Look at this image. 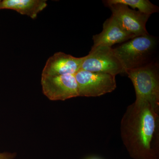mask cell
Segmentation results:
<instances>
[{
    "label": "cell",
    "mask_w": 159,
    "mask_h": 159,
    "mask_svg": "<svg viewBox=\"0 0 159 159\" xmlns=\"http://www.w3.org/2000/svg\"><path fill=\"white\" fill-rule=\"evenodd\" d=\"M159 106L134 102L129 106L121 124L122 141L135 155L154 157L159 145Z\"/></svg>",
    "instance_id": "6da1fadb"
},
{
    "label": "cell",
    "mask_w": 159,
    "mask_h": 159,
    "mask_svg": "<svg viewBox=\"0 0 159 159\" xmlns=\"http://www.w3.org/2000/svg\"><path fill=\"white\" fill-rule=\"evenodd\" d=\"M157 45L155 38L150 34L137 36L113 48L114 53L125 72L139 68L151 62L150 57Z\"/></svg>",
    "instance_id": "7a4b0ae2"
},
{
    "label": "cell",
    "mask_w": 159,
    "mask_h": 159,
    "mask_svg": "<svg viewBox=\"0 0 159 159\" xmlns=\"http://www.w3.org/2000/svg\"><path fill=\"white\" fill-rule=\"evenodd\" d=\"M132 82L136 102L159 106V68L157 62L151 61L139 68L125 72Z\"/></svg>",
    "instance_id": "3957f363"
},
{
    "label": "cell",
    "mask_w": 159,
    "mask_h": 159,
    "mask_svg": "<svg viewBox=\"0 0 159 159\" xmlns=\"http://www.w3.org/2000/svg\"><path fill=\"white\" fill-rule=\"evenodd\" d=\"M80 70L110 74L115 77L125 73L113 48L103 46L91 48L89 54L83 57Z\"/></svg>",
    "instance_id": "277c9868"
},
{
    "label": "cell",
    "mask_w": 159,
    "mask_h": 159,
    "mask_svg": "<svg viewBox=\"0 0 159 159\" xmlns=\"http://www.w3.org/2000/svg\"><path fill=\"white\" fill-rule=\"evenodd\" d=\"M79 97H97L116 88V77L110 74L80 70L75 74Z\"/></svg>",
    "instance_id": "5b68a950"
},
{
    "label": "cell",
    "mask_w": 159,
    "mask_h": 159,
    "mask_svg": "<svg viewBox=\"0 0 159 159\" xmlns=\"http://www.w3.org/2000/svg\"><path fill=\"white\" fill-rule=\"evenodd\" d=\"M43 94L51 100H64L79 97L75 75L66 74L55 76H42Z\"/></svg>",
    "instance_id": "8992f818"
},
{
    "label": "cell",
    "mask_w": 159,
    "mask_h": 159,
    "mask_svg": "<svg viewBox=\"0 0 159 159\" xmlns=\"http://www.w3.org/2000/svg\"><path fill=\"white\" fill-rule=\"evenodd\" d=\"M114 16L129 33L135 37L148 34L146 24L150 16L142 13L122 4L108 6Z\"/></svg>",
    "instance_id": "52a82bcc"
},
{
    "label": "cell",
    "mask_w": 159,
    "mask_h": 159,
    "mask_svg": "<svg viewBox=\"0 0 159 159\" xmlns=\"http://www.w3.org/2000/svg\"><path fill=\"white\" fill-rule=\"evenodd\" d=\"M134 37L135 36L125 30L111 15L103 23L102 31L93 36V45L92 48L99 46L111 48L116 44L125 43Z\"/></svg>",
    "instance_id": "ba28073f"
},
{
    "label": "cell",
    "mask_w": 159,
    "mask_h": 159,
    "mask_svg": "<svg viewBox=\"0 0 159 159\" xmlns=\"http://www.w3.org/2000/svg\"><path fill=\"white\" fill-rule=\"evenodd\" d=\"M83 57H74L61 52H57L47 61L42 76L75 75L80 70Z\"/></svg>",
    "instance_id": "9c48e42d"
},
{
    "label": "cell",
    "mask_w": 159,
    "mask_h": 159,
    "mask_svg": "<svg viewBox=\"0 0 159 159\" xmlns=\"http://www.w3.org/2000/svg\"><path fill=\"white\" fill-rule=\"evenodd\" d=\"M47 6L46 0H4L0 2V10L11 9L34 19Z\"/></svg>",
    "instance_id": "30bf717a"
},
{
    "label": "cell",
    "mask_w": 159,
    "mask_h": 159,
    "mask_svg": "<svg viewBox=\"0 0 159 159\" xmlns=\"http://www.w3.org/2000/svg\"><path fill=\"white\" fill-rule=\"evenodd\" d=\"M105 6H110L114 4H122L131 7L133 9H137L138 11L144 14L150 16L159 11L157 6L154 5L148 0H107L103 1Z\"/></svg>",
    "instance_id": "8fae6325"
},
{
    "label": "cell",
    "mask_w": 159,
    "mask_h": 159,
    "mask_svg": "<svg viewBox=\"0 0 159 159\" xmlns=\"http://www.w3.org/2000/svg\"><path fill=\"white\" fill-rule=\"evenodd\" d=\"M16 156V153L10 152L0 153V159H14Z\"/></svg>",
    "instance_id": "7c38bea8"
},
{
    "label": "cell",
    "mask_w": 159,
    "mask_h": 159,
    "mask_svg": "<svg viewBox=\"0 0 159 159\" xmlns=\"http://www.w3.org/2000/svg\"><path fill=\"white\" fill-rule=\"evenodd\" d=\"M1 1H0V2H1Z\"/></svg>",
    "instance_id": "4fadbf2b"
}]
</instances>
